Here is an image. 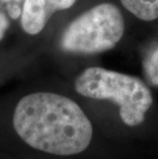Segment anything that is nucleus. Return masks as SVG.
I'll return each instance as SVG.
<instances>
[{
	"mask_svg": "<svg viewBox=\"0 0 158 159\" xmlns=\"http://www.w3.org/2000/svg\"><path fill=\"white\" fill-rule=\"evenodd\" d=\"M13 127L19 137L36 150L69 156L89 146L93 125L74 101L52 93L24 97L13 113Z\"/></svg>",
	"mask_w": 158,
	"mask_h": 159,
	"instance_id": "1",
	"label": "nucleus"
},
{
	"mask_svg": "<svg viewBox=\"0 0 158 159\" xmlns=\"http://www.w3.org/2000/svg\"><path fill=\"white\" fill-rule=\"evenodd\" d=\"M6 11H7L9 16L12 20H16L19 18H21L23 7H21L20 3L18 2H9L6 3Z\"/></svg>",
	"mask_w": 158,
	"mask_h": 159,
	"instance_id": "8",
	"label": "nucleus"
},
{
	"mask_svg": "<svg viewBox=\"0 0 158 159\" xmlns=\"http://www.w3.org/2000/svg\"><path fill=\"white\" fill-rule=\"evenodd\" d=\"M122 5L138 19L150 22L158 19V0H120Z\"/></svg>",
	"mask_w": 158,
	"mask_h": 159,
	"instance_id": "5",
	"label": "nucleus"
},
{
	"mask_svg": "<svg viewBox=\"0 0 158 159\" xmlns=\"http://www.w3.org/2000/svg\"><path fill=\"white\" fill-rule=\"evenodd\" d=\"M52 13L48 0H25L21 16L23 30L29 35L39 34Z\"/></svg>",
	"mask_w": 158,
	"mask_h": 159,
	"instance_id": "4",
	"label": "nucleus"
},
{
	"mask_svg": "<svg viewBox=\"0 0 158 159\" xmlns=\"http://www.w3.org/2000/svg\"><path fill=\"white\" fill-rule=\"evenodd\" d=\"M8 27H9V22L7 16L3 12H0V40L4 37V34L6 30L8 29Z\"/></svg>",
	"mask_w": 158,
	"mask_h": 159,
	"instance_id": "9",
	"label": "nucleus"
},
{
	"mask_svg": "<svg viewBox=\"0 0 158 159\" xmlns=\"http://www.w3.org/2000/svg\"><path fill=\"white\" fill-rule=\"evenodd\" d=\"M143 69L148 82L158 87V45L147 53L143 61Z\"/></svg>",
	"mask_w": 158,
	"mask_h": 159,
	"instance_id": "6",
	"label": "nucleus"
},
{
	"mask_svg": "<svg viewBox=\"0 0 158 159\" xmlns=\"http://www.w3.org/2000/svg\"><path fill=\"white\" fill-rule=\"evenodd\" d=\"M123 33L124 21L119 8L102 3L74 20L64 31L60 45L67 52L93 55L112 49Z\"/></svg>",
	"mask_w": 158,
	"mask_h": 159,
	"instance_id": "3",
	"label": "nucleus"
},
{
	"mask_svg": "<svg viewBox=\"0 0 158 159\" xmlns=\"http://www.w3.org/2000/svg\"><path fill=\"white\" fill-rule=\"evenodd\" d=\"M75 89L83 97L110 100L119 106L124 124L136 126L145 120L152 106V93L142 80L127 74L100 67L85 69L75 80Z\"/></svg>",
	"mask_w": 158,
	"mask_h": 159,
	"instance_id": "2",
	"label": "nucleus"
},
{
	"mask_svg": "<svg viewBox=\"0 0 158 159\" xmlns=\"http://www.w3.org/2000/svg\"><path fill=\"white\" fill-rule=\"evenodd\" d=\"M53 12L68 9L76 2V0H49Z\"/></svg>",
	"mask_w": 158,
	"mask_h": 159,
	"instance_id": "7",
	"label": "nucleus"
},
{
	"mask_svg": "<svg viewBox=\"0 0 158 159\" xmlns=\"http://www.w3.org/2000/svg\"><path fill=\"white\" fill-rule=\"evenodd\" d=\"M2 3H9V2H18V3H21L23 0H0Z\"/></svg>",
	"mask_w": 158,
	"mask_h": 159,
	"instance_id": "10",
	"label": "nucleus"
}]
</instances>
